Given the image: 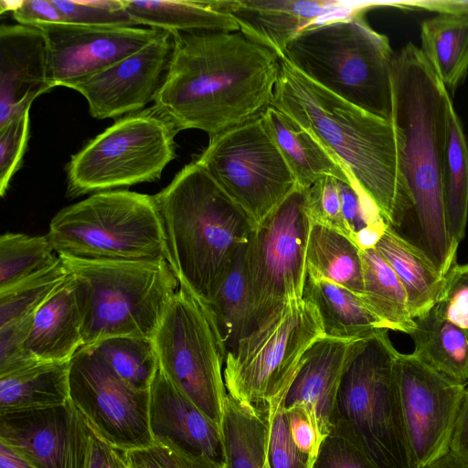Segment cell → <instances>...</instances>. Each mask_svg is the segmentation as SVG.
Listing matches in <instances>:
<instances>
[{
	"label": "cell",
	"instance_id": "cell-6",
	"mask_svg": "<svg viewBox=\"0 0 468 468\" xmlns=\"http://www.w3.org/2000/svg\"><path fill=\"white\" fill-rule=\"evenodd\" d=\"M59 257L74 282L84 346L113 336L154 338L180 285L166 260Z\"/></svg>",
	"mask_w": 468,
	"mask_h": 468
},
{
	"label": "cell",
	"instance_id": "cell-26",
	"mask_svg": "<svg viewBox=\"0 0 468 468\" xmlns=\"http://www.w3.org/2000/svg\"><path fill=\"white\" fill-rule=\"evenodd\" d=\"M248 241L235 251L210 300L204 304L225 354L257 326L248 276Z\"/></svg>",
	"mask_w": 468,
	"mask_h": 468
},
{
	"label": "cell",
	"instance_id": "cell-44",
	"mask_svg": "<svg viewBox=\"0 0 468 468\" xmlns=\"http://www.w3.org/2000/svg\"><path fill=\"white\" fill-rule=\"evenodd\" d=\"M307 208L313 223L337 230L349 238L343 215L339 180L324 176L307 189Z\"/></svg>",
	"mask_w": 468,
	"mask_h": 468
},
{
	"label": "cell",
	"instance_id": "cell-4",
	"mask_svg": "<svg viewBox=\"0 0 468 468\" xmlns=\"http://www.w3.org/2000/svg\"><path fill=\"white\" fill-rule=\"evenodd\" d=\"M154 198L163 221L167 261L180 285L206 304L256 223L195 161L184 166Z\"/></svg>",
	"mask_w": 468,
	"mask_h": 468
},
{
	"label": "cell",
	"instance_id": "cell-37",
	"mask_svg": "<svg viewBox=\"0 0 468 468\" xmlns=\"http://www.w3.org/2000/svg\"><path fill=\"white\" fill-rule=\"evenodd\" d=\"M58 260L48 235L3 234L0 237V291L51 267Z\"/></svg>",
	"mask_w": 468,
	"mask_h": 468
},
{
	"label": "cell",
	"instance_id": "cell-22",
	"mask_svg": "<svg viewBox=\"0 0 468 468\" xmlns=\"http://www.w3.org/2000/svg\"><path fill=\"white\" fill-rule=\"evenodd\" d=\"M354 342L317 339L303 354L285 397L286 407L302 403L309 409L324 439L337 420L338 390Z\"/></svg>",
	"mask_w": 468,
	"mask_h": 468
},
{
	"label": "cell",
	"instance_id": "cell-8",
	"mask_svg": "<svg viewBox=\"0 0 468 468\" xmlns=\"http://www.w3.org/2000/svg\"><path fill=\"white\" fill-rule=\"evenodd\" d=\"M387 331L378 330L353 343L338 390L337 419L349 425L379 468H417L400 407V353Z\"/></svg>",
	"mask_w": 468,
	"mask_h": 468
},
{
	"label": "cell",
	"instance_id": "cell-14",
	"mask_svg": "<svg viewBox=\"0 0 468 468\" xmlns=\"http://www.w3.org/2000/svg\"><path fill=\"white\" fill-rule=\"evenodd\" d=\"M69 399L90 430L115 449L129 452L154 443L150 390L122 379L94 345L83 346L69 360Z\"/></svg>",
	"mask_w": 468,
	"mask_h": 468
},
{
	"label": "cell",
	"instance_id": "cell-19",
	"mask_svg": "<svg viewBox=\"0 0 468 468\" xmlns=\"http://www.w3.org/2000/svg\"><path fill=\"white\" fill-rule=\"evenodd\" d=\"M230 15L239 31L282 56L286 44L305 28L364 13L378 3L329 0H210Z\"/></svg>",
	"mask_w": 468,
	"mask_h": 468
},
{
	"label": "cell",
	"instance_id": "cell-32",
	"mask_svg": "<svg viewBox=\"0 0 468 468\" xmlns=\"http://www.w3.org/2000/svg\"><path fill=\"white\" fill-rule=\"evenodd\" d=\"M307 272L363 294L361 250L347 236L313 223L306 250Z\"/></svg>",
	"mask_w": 468,
	"mask_h": 468
},
{
	"label": "cell",
	"instance_id": "cell-40",
	"mask_svg": "<svg viewBox=\"0 0 468 468\" xmlns=\"http://www.w3.org/2000/svg\"><path fill=\"white\" fill-rule=\"evenodd\" d=\"M313 468H379L349 425L337 419L323 441Z\"/></svg>",
	"mask_w": 468,
	"mask_h": 468
},
{
	"label": "cell",
	"instance_id": "cell-43",
	"mask_svg": "<svg viewBox=\"0 0 468 468\" xmlns=\"http://www.w3.org/2000/svg\"><path fill=\"white\" fill-rule=\"evenodd\" d=\"M27 108L0 128V195L5 196L10 180L21 165L29 135Z\"/></svg>",
	"mask_w": 468,
	"mask_h": 468
},
{
	"label": "cell",
	"instance_id": "cell-49",
	"mask_svg": "<svg viewBox=\"0 0 468 468\" xmlns=\"http://www.w3.org/2000/svg\"><path fill=\"white\" fill-rule=\"evenodd\" d=\"M14 19L27 27H40L47 25L65 24L60 11L52 0H22L12 10Z\"/></svg>",
	"mask_w": 468,
	"mask_h": 468
},
{
	"label": "cell",
	"instance_id": "cell-11",
	"mask_svg": "<svg viewBox=\"0 0 468 468\" xmlns=\"http://www.w3.org/2000/svg\"><path fill=\"white\" fill-rule=\"evenodd\" d=\"M153 341L163 373L222 430L226 354L204 303L179 285Z\"/></svg>",
	"mask_w": 468,
	"mask_h": 468
},
{
	"label": "cell",
	"instance_id": "cell-12",
	"mask_svg": "<svg viewBox=\"0 0 468 468\" xmlns=\"http://www.w3.org/2000/svg\"><path fill=\"white\" fill-rule=\"evenodd\" d=\"M257 224L297 186L261 115L209 136L194 160Z\"/></svg>",
	"mask_w": 468,
	"mask_h": 468
},
{
	"label": "cell",
	"instance_id": "cell-17",
	"mask_svg": "<svg viewBox=\"0 0 468 468\" xmlns=\"http://www.w3.org/2000/svg\"><path fill=\"white\" fill-rule=\"evenodd\" d=\"M48 47L49 81L71 88L137 52L164 31L136 27H101L69 24L40 27Z\"/></svg>",
	"mask_w": 468,
	"mask_h": 468
},
{
	"label": "cell",
	"instance_id": "cell-52",
	"mask_svg": "<svg viewBox=\"0 0 468 468\" xmlns=\"http://www.w3.org/2000/svg\"><path fill=\"white\" fill-rule=\"evenodd\" d=\"M408 8L425 9L439 14L456 16L468 19V0H431L391 4Z\"/></svg>",
	"mask_w": 468,
	"mask_h": 468
},
{
	"label": "cell",
	"instance_id": "cell-50",
	"mask_svg": "<svg viewBox=\"0 0 468 468\" xmlns=\"http://www.w3.org/2000/svg\"><path fill=\"white\" fill-rule=\"evenodd\" d=\"M125 465V452L109 445L90 430L84 468H123Z\"/></svg>",
	"mask_w": 468,
	"mask_h": 468
},
{
	"label": "cell",
	"instance_id": "cell-30",
	"mask_svg": "<svg viewBox=\"0 0 468 468\" xmlns=\"http://www.w3.org/2000/svg\"><path fill=\"white\" fill-rule=\"evenodd\" d=\"M409 335L412 354L425 365L461 385H468V335L432 310L415 320Z\"/></svg>",
	"mask_w": 468,
	"mask_h": 468
},
{
	"label": "cell",
	"instance_id": "cell-18",
	"mask_svg": "<svg viewBox=\"0 0 468 468\" xmlns=\"http://www.w3.org/2000/svg\"><path fill=\"white\" fill-rule=\"evenodd\" d=\"M172 35L163 32L137 52L74 84L95 119L116 118L141 111L154 101L167 70Z\"/></svg>",
	"mask_w": 468,
	"mask_h": 468
},
{
	"label": "cell",
	"instance_id": "cell-25",
	"mask_svg": "<svg viewBox=\"0 0 468 468\" xmlns=\"http://www.w3.org/2000/svg\"><path fill=\"white\" fill-rule=\"evenodd\" d=\"M375 249L389 264L401 282L411 316L416 320L435 306L445 276L420 246L388 226Z\"/></svg>",
	"mask_w": 468,
	"mask_h": 468
},
{
	"label": "cell",
	"instance_id": "cell-45",
	"mask_svg": "<svg viewBox=\"0 0 468 468\" xmlns=\"http://www.w3.org/2000/svg\"><path fill=\"white\" fill-rule=\"evenodd\" d=\"M129 468H228L206 455L186 453L162 444L125 452Z\"/></svg>",
	"mask_w": 468,
	"mask_h": 468
},
{
	"label": "cell",
	"instance_id": "cell-36",
	"mask_svg": "<svg viewBox=\"0 0 468 468\" xmlns=\"http://www.w3.org/2000/svg\"><path fill=\"white\" fill-rule=\"evenodd\" d=\"M92 345L122 379L135 388L150 390L160 367L153 339L113 336Z\"/></svg>",
	"mask_w": 468,
	"mask_h": 468
},
{
	"label": "cell",
	"instance_id": "cell-2",
	"mask_svg": "<svg viewBox=\"0 0 468 468\" xmlns=\"http://www.w3.org/2000/svg\"><path fill=\"white\" fill-rule=\"evenodd\" d=\"M392 117L400 171L410 191L421 248L446 276L456 264L443 200L453 103L420 48L408 43L392 68Z\"/></svg>",
	"mask_w": 468,
	"mask_h": 468
},
{
	"label": "cell",
	"instance_id": "cell-9",
	"mask_svg": "<svg viewBox=\"0 0 468 468\" xmlns=\"http://www.w3.org/2000/svg\"><path fill=\"white\" fill-rule=\"evenodd\" d=\"M323 336L320 316L308 300L277 306L226 354L228 394L265 414L270 401L290 387L303 354Z\"/></svg>",
	"mask_w": 468,
	"mask_h": 468
},
{
	"label": "cell",
	"instance_id": "cell-31",
	"mask_svg": "<svg viewBox=\"0 0 468 468\" xmlns=\"http://www.w3.org/2000/svg\"><path fill=\"white\" fill-rule=\"evenodd\" d=\"M420 50L450 94L468 72V19L439 14L420 25Z\"/></svg>",
	"mask_w": 468,
	"mask_h": 468
},
{
	"label": "cell",
	"instance_id": "cell-48",
	"mask_svg": "<svg viewBox=\"0 0 468 468\" xmlns=\"http://www.w3.org/2000/svg\"><path fill=\"white\" fill-rule=\"evenodd\" d=\"M286 411L293 442L302 452L316 460L324 439L314 414L302 403L286 407Z\"/></svg>",
	"mask_w": 468,
	"mask_h": 468
},
{
	"label": "cell",
	"instance_id": "cell-33",
	"mask_svg": "<svg viewBox=\"0 0 468 468\" xmlns=\"http://www.w3.org/2000/svg\"><path fill=\"white\" fill-rule=\"evenodd\" d=\"M363 294L367 306L388 330L410 335L415 328L405 290L398 276L375 249L361 250Z\"/></svg>",
	"mask_w": 468,
	"mask_h": 468
},
{
	"label": "cell",
	"instance_id": "cell-41",
	"mask_svg": "<svg viewBox=\"0 0 468 468\" xmlns=\"http://www.w3.org/2000/svg\"><path fill=\"white\" fill-rule=\"evenodd\" d=\"M52 2L62 14L65 24L101 27L136 26L126 11L123 0H52Z\"/></svg>",
	"mask_w": 468,
	"mask_h": 468
},
{
	"label": "cell",
	"instance_id": "cell-10",
	"mask_svg": "<svg viewBox=\"0 0 468 468\" xmlns=\"http://www.w3.org/2000/svg\"><path fill=\"white\" fill-rule=\"evenodd\" d=\"M178 132L154 106L120 118L71 156L67 165L68 196L158 180L176 156Z\"/></svg>",
	"mask_w": 468,
	"mask_h": 468
},
{
	"label": "cell",
	"instance_id": "cell-54",
	"mask_svg": "<svg viewBox=\"0 0 468 468\" xmlns=\"http://www.w3.org/2000/svg\"><path fill=\"white\" fill-rule=\"evenodd\" d=\"M424 468H468V462L449 451Z\"/></svg>",
	"mask_w": 468,
	"mask_h": 468
},
{
	"label": "cell",
	"instance_id": "cell-42",
	"mask_svg": "<svg viewBox=\"0 0 468 468\" xmlns=\"http://www.w3.org/2000/svg\"><path fill=\"white\" fill-rule=\"evenodd\" d=\"M350 183L339 180L342 215L349 234L355 242L356 236L367 229H386L388 226L373 199L358 183L348 177Z\"/></svg>",
	"mask_w": 468,
	"mask_h": 468
},
{
	"label": "cell",
	"instance_id": "cell-13",
	"mask_svg": "<svg viewBox=\"0 0 468 468\" xmlns=\"http://www.w3.org/2000/svg\"><path fill=\"white\" fill-rule=\"evenodd\" d=\"M307 189L296 186L256 224L248 241V276L257 325L277 306L303 298L313 224Z\"/></svg>",
	"mask_w": 468,
	"mask_h": 468
},
{
	"label": "cell",
	"instance_id": "cell-16",
	"mask_svg": "<svg viewBox=\"0 0 468 468\" xmlns=\"http://www.w3.org/2000/svg\"><path fill=\"white\" fill-rule=\"evenodd\" d=\"M90 431L70 399L62 406L0 413V442L35 468H84Z\"/></svg>",
	"mask_w": 468,
	"mask_h": 468
},
{
	"label": "cell",
	"instance_id": "cell-21",
	"mask_svg": "<svg viewBox=\"0 0 468 468\" xmlns=\"http://www.w3.org/2000/svg\"><path fill=\"white\" fill-rule=\"evenodd\" d=\"M149 422L154 443L225 463L221 428L183 395L160 367L150 388Z\"/></svg>",
	"mask_w": 468,
	"mask_h": 468
},
{
	"label": "cell",
	"instance_id": "cell-35",
	"mask_svg": "<svg viewBox=\"0 0 468 468\" xmlns=\"http://www.w3.org/2000/svg\"><path fill=\"white\" fill-rule=\"evenodd\" d=\"M443 200L448 233L458 248L465 236L468 217V144L454 107L449 122Z\"/></svg>",
	"mask_w": 468,
	"mask_h": 468
},
{
	"label": "cell",
	"instance_id": "cell-39",
	"mask_svg": "<svg viewBox=\"0 0 468 468\" xmlns=\"http://www.w3.org/2000/svg\"><path fill=\"white\" fill-rule=\"evenodd\" d=\"M288 388L270 401L265 413L270 468H313L315 460L302 452L292 439L285 407Z\"/></svg>",
	"mask_w": 468,
	"mask_h": 468
},
{
	"label": "cell",
	"instance_id": "cell-51",
	"mask_svg": "<svg viewBox=\"0 0 468 468\" xmlns=\"http://www.w3.org/2000/svg\"><path fill=\"white\" fill-rule=\"evenodd\" d=\"M450 452L468 462V388L466 387L455 420Z\"/></svg>",
	"mask_w": 468,
	"mask_h": 468
},
{
	"label": "cell",
	"instance_id": "cell-27",
	"mask_svg": "<svg viewBox=\"0 0 468 468\" xmlns=\"http://www.w3.org/2000/svg\"><path fill=\"white\" fill-rule=\"evenodd\" d=\"M303 298L315 306L324 336L351 342L367 337L378 330L387 329L359 295L309 272L306 274Z\"/></svg>",
	"mask_w": 468,
	"mask_h": 468
},
{
	"label": "cell",
	"instance_id": "cell-47",
	"mask_svg": "<svg viewBox=\"0 0 468 468\" xmlns=\"http://www.w3.org/2000/svg\"><path fill=\"white\" fill-rule=\"evenodd\" d=\"M34 314L0 327V377L39 363L25 348Z\"/></svg>",
	"mask_w": 468,
	"mask_h": 468
},
{
	"label": "cell",
	"instance_id": "cell-3",
	"mask_svg": "<svg viewBox=\"0 0 468 468\" xmlns=\"http://www.w3.org/2000/svg\"><path fill=\"white\" fill-rule=\"evenodd\" d=\"M307 130L398 229L413 203L400 171L390 121L335 96L281 58L271 104Z\"/></svg>",
	"mask_w": 468,
	"mask_h": 468
},
{
	"label": "cell",
	"instance_id": "cell-1",
	"mask_svg": "<svg viewBox=\"0 0 468 468\" xmlns=\"http://www.w3.org/2000/svg\"><path fill=\"white\" fill-rule=\"evenodd\" d=\"M171 35L154 106L178 131L211 136L258 118L271 104L281 61L272 50L239 30Z\"/></svg>",
	"mask_w": 468,
	"mask_h": 468
},
{
	"label": "cell",
	"instance_id": "cell-24",
	"mask_svg": "<svg viewBox=\"0 0 468 468\" xmlns=\"http://www.w3.org/2000/svg\"><path fill=\"white\" fill-rule=\"evenodd\" d=\"M261 118L267 133L290 167L297 186L309 188L324 176L350 183L338 161L292 117L270 105Z\"/></svg>",
	"mask_w": 468,
	"mask_h": 468
},
{
	"label": "cell",
	"instance_id": "cell-5",
	"mask_svg": "<svg viewBox=\"0 0 468 468\" xmlns=\"http://www.w3.org/2000/svg\"><path fill=\"white\" fill-rule=\"evenodd\" d=\"M395 55L388 38L360 13L303 29L281 58L335 96L391 122Z\"/></svg>",
	"mask_w": 468,
	"mask_h": 468
},
{
	"label": "cell",
	"instance_id": "cell-23",
	"mask_svg": "<svg viewBox=\"0 0 468 468\" xmlns=\"http://www.w3.org/2000/svg\"><path fill=\"white\" fill-rule=\"evenodd\" d=\"M84 346L82 320L70 274L34 314L25 344L40 362H69Z\"/></svg>",
	"mask_w": 468,
	"mask_h": 468
},
{
	"label": "cell",
	"instance_id": "cell-20",
	"mask_svg": "<svg viewBox=\"0 0 468 468\" xmlns=\"http://www.w3.org/2000/svg\"><path fill=\"white\" fill-rule=\"evenodd\" d=\"M48 40L39 27H0V128L51 90Z\"/></svg>",
	"mask_w": 468,
	"mask_h": 468
},
{
	"label": "cell",
	"instance_id": "cell-53",
	"mask_svg": "<svg viewBox=\"0 0 468 468\" xmlns=\"http://www.w3.org/2000/svg\"><path fill=\"white\" fill-rule=\"evenodd\" d=\"M0 468H35L5 444L0 442Z\"/></svg>",
	"mask_w": 468,
	"mask_h": 468
},
{
	"label": "cell",
	"instance_id": "cell-46",
	"mask_svg": "<svg viewBox=\"0 0 468 468\" xmlns=\"http://www.w3.org/2000/svg\"><path fill=\"white\" fill-rule=\"evenodd\" d=\"M431 310L468 335V262L456 263L449 271L442 292Z\"/></svg>",
	"mask_w": 468,
	"mask_h": 468
},
{
	"label": "cell",
	"instance_id": "cell-15",
	"mask_svg": "<svg viewBox=\"0 0 468 468\" xmlns=\"http://www.w3.org/2000/svg\"><path fill=\"white\" fill-rule=\"evenodd\" d=\"M398 385L414 463L424 468L450 451L466 386L433 370L411 354H399Z\"/></svg>",
	"mask_w": 468,
	"mask_h": 468
},
{
	"label": "cell",
	"instance_id": "cell-34",
	"mask_svg": "<svg viewBox=\"0 0 468 468\" xmlns=\"http://www.w3.org/2000/svg\"><path fill=\"white\" fill-rule=\"evenodd\" d=\"M222 436L228 468H270L266 415L239 403L229 394L224 407Z\"/></svg>",
	"mask_w": 468,
	"mask_h": 468
},
{
	"label": "cell",
	"instance_id": "cell-7",
	"mask_svg": "<svg viewBox=\"0 0 468 468\" xmlns=\"http://www.w3.org/2000/svg\"><path fill=\"white\" fill-rule=\"evenodd\" d=\"M48 237L58 256L86 261H167L154 196L127 190L94 193L63 207Z\"/></svg>",
	"mask_w": 468,
	"mask_h": 468
},
{
	"label": "cell",
	"instance_id": "cell-38",
	"mask_svg": "<svg viewBox=\"0 0 468 468\" xmlns=\"http://www.w3.org/2000/svg\"><path fill=\"white\" fill-rule=\"evenodd\" d=\"M69 275L59 257L51 267L0 291V327L21 317L32 315Z\"/></svg>",
	"mask_w": 468,
	"mask_h": 468
},
{
	"label": "cell",
	"instance_id": "cell-28",
	"mask_svg": "<svg viewBox=\"0 0 468 468\" xmlns=\"http://www.w3.org/2000/svg\"><path fill=\"white\" fill-rule=\"evenodd\" d=\"M69 361L39 362L0 377V413L46 409L69 400Z\"/></svg>",
	"mask_w": 468,
	"mask_h": 468
},
{
	"label": "cell",
	"instance_id": "cell-29",
	"mask_svg": "<svg viewBox=\"0 0 468 468\" xmlns=\"http://www.w3.org/2000/svg\"><path fill=\"white\" fill-rule=\"evenodd\" d=\"M126 11L136 25L165 32L239 31L235 19L216 9L209 0L133 1L123 0Z\"/></svg>",
	"mask_w": 468,
	"mask_h": 468
}]
</instances>
